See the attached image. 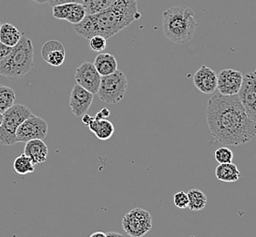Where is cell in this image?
<instances>
[{
  "mask_svg": "<svg viewBox=\"0 0 256 237\" xmlns=\"http://www.w3.org/2000/svg\"><path fill=\"white\" fill-rule=\"evenodd\" d=\"M214 157H216V162L219 164H230L234 160V152H232V150L224 146L216 150Z\"/></svg>",
  "mask_w": 256,
  "mask_h": 237,
  "instance_id": "d4e9b609",
  "label": "cell"
},
{
  "mask_svg": "<svg viewBox=\"0 0 256 237\" xmlns=\"http://www.w3.org/2000/svg\"><path fill=\"white\" fill-rule=\"evenodd\" d=\"M85 0H50L48 4L52 6L63 4H84Z\"/></svg>",
  "mask_w": 256,
  "mask_h": 237,
  "instance_id": "83f0119b",
  "label": "cell"
},
{
  "mask_svg": "<svg viewBox=\"0 0 256 237\" xmlns=\"http://www.w3.org/2000/svg\"></svg>",
  "mask_w": 256,
  "mask_h": 237,
  "instance_id": "74e56055",
  "label": "cell"
},
{
  "mask_svg": "<svg viewBox=\"0 0 256 237\" xmlns=\"http://www.w3.org/2000/svg\"><path fill=\"white\" fill-rule=\"evenodd\" d=\"M107 234V237H124L123 234L118 232H108Z\"/></svg>",
  "mask_w": 256,
  "mask_h": 237,
  "instance_id": "836d02e7",
  "label": "cell"
},
{
  "mask_svg": "<svg viewBox=\"0 0 256 237\" xmlns=\"http://www.w3.org/2000/svg\"><path fill=\"white\" fill-rule=\"evenodd\" d=\"M22 33L14 25L10 23L1 24L0 26V42L6 46H15L20 40Z\"/></svg>",
  "mask_w": 256,
  "mask_h": 237,
  "instance_id": "ffe728a7",
  "label": "cell"
},
{
  "mask_svg": "<svg viewBox=\"0 0 256 237\" xmlns=\"http://www.w3.org/2000/svg\"><path fill=\"white\" fill-rule=\"evenodd\" d=\"M174 202L175 206L180 208V209L188 208L189 199H188L187 194L182 191L178 192L174 196Z\"/></svg>",
  "mask_w": 256,
  "mask_h": 237,
  "instance_id": "4316f807",
  "label": "cell"
},
{
  "mask_svg": "<svg viewBox=\"0 0 256 237\" xmlns=\"http://www.w3.org/2000/svg\"><path fill=\"white\" fill-rule=\"evenodd\" d=\"M90 237H107V234L106 232H102V231H98V232H94L90 236Z\"/></svg>",
  "mask_w": 256,
  "mask_h": 237,
  "instance_id": "d6a6232c",
  "label": "cell"
},
{
  "mask_svg": "<svg viewBox=\"0 0 256 237\" xmlns=\"http://www.w3.org/2000/svg\"><path fill=\"white\" fill-rule=\"evenodd\" d=\"M53 16L56 20H64L77 25L87 16L86 8L82 4H63L52 6Z\"/></svg>",
  "mask_w": 256,
  "mask_h": 237,
  "instance_id": "7c38bea8",
  "label": "cell"
},
{
  "mask_svg": "<svg viewBox=\"0 0 256 237\" xmlns=\"http://www.w3.org/2000/svg\"><path fill=\"white\" fill-rule=\"evenodd\" d=\"M128 84L126 75L120 70L108 76H103L98 90V96L105 104H118L124 98Z\"/></svg>",
  "mask_w": 256,
  "mask_h": 237,
  "instance_id": "8992f818",
  "label": "cell"
},
{
  "mask_svg": "<svg viewBox=\"0 0 256 237\" xmlns=\"http://www.w3.org/2000/svg\"><path fill=\"white\" fill-rule=\"evenodd\" d=\"M194 83L200 92L212 95L217 90V73L210 68L202 65L195 72Z\"/></svg>",
  "mask_w": 256,
  "mask_h": 237,
  "instance_id": "4fadbf2b",
  "label": "cell"
},
{
  "mask_svg": "<svg viewBox=\"0 0 256 237\" xmlns=\"http://www.w3.org/2000/svg\"><path fill=\"white\" fill-rule=\"evenodd\" d=\"M206 118L210 135L224 146L244 144L256 135V124L248 117L238 95L214 93L207 102Z\"/></svg>",
  "mask_w": 256,
  "mask_h": 237,
  "instance_id": "6da1fadb",
  "label": "cell"
},
{
  "mask_svg": "<svg viewBox=\"0 0 256 237\" xmlns=\"http://www.w3.org/2000/svg\"><path fill=\"white\" fill-rule=\"evenodd\" d=\"M244 108L251 106L256 102V74L246 73L244 75L240 92L237 94Z\"/></svg>",
  "mask_w": 256,
  "mask_h": 237,
  "instance_id": "9a60e30c",
  "label": "cell"
},
{
  "mask_svg": "<svg viewBox=\"0 0 256 237\" xmlns=\"http://www.w3.org/2000/svg\"><path fill=\"white\" fill-rule=\"evenodd\" d=\"M140 16L137 0H117L108 8L86 16L80 23L73 25V30L86 40H90L96 35L108 40L140 20Z\"/></svg>",
  "mask_w": 256,
  "mask_h": 237,
  "instance_id": "7a4b0ae2",
  "label": "cell"
},
{
  "mask_svg": "<svg viewBox=\"0 0 256 237\" xmlns=\"http://www.w3.org/2000/svg\"><path fill=\"white\" fill-rule=\"evenodd\" d=\"M33 2H35L36 4H40V5H42V4H46V3H48V1L50 0H32Z\"/></svg>",
  "mask_w": 256,
  "mask_h": 237,
  "instance_id": "e575fe53",
  "label": "cell"
},
{
  "mask_svg": "<svg viewBox=\"0 0 256 237\" xmlns=\"http://www.w3.org/2000/svg\"><path fill=\"white\" fill-rule=\"evenodd\" d=\"M0 26H1V23H0Z\"/></svg>",
  "mask_w": 256,
  "mask_h": 237,
  "instance_id": "8d00e7d4",
  "label": "cell"
},
{
  "mask_svg": "<svg viewBox=\"0 0 256 237\" xmlns=\"http://www.w3.org/2000/svg\"><path fill=\"white\" fill-rule=\"evenodd\" d=\"M93 118H94V117H92V116H90L88 114H84V115L82 116V122L85 124V125H87V126H88V125L90 124V122H92Z\"/></svg>",
  "mask_w": 256,
  "mask_h": 237,
  "instance_id": "1f68e13d",
  "label": "cell"
},
{
  "mask_svg": "<svg viewBox=\"0 0 256 237\" xmlns=\"http://www.w3.org/2000/svg\"><path fill=\"white\" fill-rule=\"evenodd\" d=\"M41 56L48 64L53 67H60L65 62V48L58 40H48L41 48Z\"/></svg>",
  "mask_w": 256,
  "mask_h": 237,
  "instance_id": "5bb4252c",
  "label": "cell"
},
{
  "mask_svg": "<svg viewBox=\"0 0 256 237\" xmlns=\"http://www.w3.org/2000/svg\"><path fill=\"white\" fill-rule=\"evenodd\" d=\"M90 40V48L96 52H103L107 48V40L102 36H93Z\"/></svg>",
  "mask_w": 256,
  "mask_h": 237,
  "instance_id": "484cf974",
  "label": "cell"
},
{
  "mask_svg": "<svg viewBox=\"0 0 256 237\" xmlns=\"http://www.w3.org/2000/svg\"><path fill=\"white\" fill-rule=\"evenodd\" d=\"M34 67V48L28 38L22 34L8 56L0 62V75L12 80L24 77Z\"/></svg>",
  "mask_w": 256,
  "mask_h": 237,
  "instance_id": "277c9868",
  "label": "cell"
},
{
  "mask_svg": "<svg viewBox=\"0 0 256 237\" xmlns=\"http://www.w3.org/2000/svg\"><path fill=\"white\" fill-rule=\"evenodd\" d=\"M100 75L108 76L118 70V62L110 53H100L93 62Z\"/></svg>",
  "mask_w": 256,
  "mask_h": 237,
  "instance_id": "e0dca14e",
  "label": "cell"
},
{
  "mask_svg": "<svg viewBox=\"0 0 256 237\" xmlns=\"http://www.w3.org/2000/svg\"><path fill=\"white\" fill-rule=\"evenodd\" d=\"M48 148L43 140H32L26 142L24 154L28 156L34 164L45 162L48 158Z\"/></svg>",
  "mask_w": 256,
  "mask_h": 237,
  "instance_id": "2e32d148",
  "label": "cell"
},
{
  "mask_svg": "<svg viewBox=\"0 0 256 237\" xmlns=\"http://www.w3.org/2000/svg\"><path fill=\"white\" fill-rule=\"evenodd\" d=\"M246 110L248 117L256 124V102L254 104H252L251 106L246 108Z\"/></svg>",
  "mask_w": 256,
  "mask_h": 237,
  "instance_id": "f546056e",
  "label": "cell"
},
{
  "mask_svg": "<svg viewBox=\"0 0 256 237\" xmlns=\"http://www.w3.org/2000/svg\"><path fill=\"white\" fill-rule=\"evenodd\" d=\"M2 120H3V114H0V125L2 124Z\"/></svg>",
  "mask_w": 256,
  "mask_h": 237,
  "instance_id": "d590c367",
  "label": "cell"
},
{
  "mask_svg": "<svg viewBox=\"0 0 256 237\" xmlns=\"http://www.w3.org/2000/svg\"><path fill=\"white\" fill-rule=\"evenodd\" d=\"M189 204L188 208L190 211H200L204 209L207 204V197L204 192L199 189H192L187 192Z\"/></svg>",
  "mask_w": 256,
  "mask_h": 237,
  "instance_id": "44dd1931",
  "label": "cell"
},
{
  "mask_svg": "<svg viewBox=\"0 0 256 237\" xmlns=\"http://www.w3.org/2000/svg\"><path fill=\"white\" fill-rule=\"evenodd\" d=\"M90 132L95 134L98 139L107 140L113 136L115 128L112 122L108 120H98L93 118L92 122L88 126Z\"/></svg>",
  "mask_w": 256,
  "mask_h": 237,
  "instance_id": "ac0fdd59",
  "label": "cell"
},
{
  "mask_svg": "<svg viewBox=\"0 0 256 237\" xmlns=\"http://www.w3.org/2000/svg\"><path fill=\"white\" fill-rule=\"evenodd\" d=\"M122 228L132 237H142L152 227V217L142 208H134L127 212L122 219Z\"/></svg>",
  "mask_w": 256,
  "mask_h": 237,
  "instance_id": "52a82bcc",
  "label": "cell"
},
{
  "mask_svg": "<svg viewBox=\"0 0 256 237\" xmlns=\"http://www.w3.org/2000/svg\"><path fill=\"white\" fill-rule=\"evenodd\" d=\"M16 102V93L8 86L0 84V114H3L6 110L12 107Z\"/></svg>",
  "mask_w": 256,
  "mask_h": 237,
  "instance_id": "7402d4cb",
  "label": "cell"
},
{
  "mask_svg": "<svg viewBox=\"0 0 256 237\" xmlns=\"http://www.w3.org/2000/svg\"><path fill=\"white\" fill-rule=\"evenodd\" d=\"M75 80L78 85L95 95L100 88L102 76L98 72L93 63L83 62L80 66L76 68Z\"/></svg>",
  "mask_w": 256,
  "mask_h": 237,
  "instance_id": "9c48e42d",
  "label": "cell"
},
{
  "mask_svg": "<svg viewBox=\"0 0 256 237\" xmlns=\"http://www.w3.org/2000/svg\"><path fill=\"white\" fill-rule=\"evenodd\" d=\"M13 168L20 176H26L28 174H32L35 172V164L24 154L16 158Z\"/></svg>",
  "mask_w": 256,
  "mask_h": 237,
  "instance_id": "603a6c76",
  "label": "cell"
},
{
  "mask_svg": "<svg viewBox=\"0 0 256 237\" xmlns=\"http://www.w3.org/2000/svg\"><path fill=\"white\" fill-rule=\"evenodd\" d=\"M94 95L80 85H74L70 96V107L75 117L80 118L88 112L92 104Z\"/></svg>",
  "mask_w": 256,
  "mask_h": 237,
  "instance_id": "8fae6325",
  "label": "cell"
},
{
  "mask_svg": "<svg viewBox=\"0 0 256 237\" xmlns=\"http://www.w3.org/2000/svg\"><path fill=\"white\" fill-rule=\"evenodd\" d=\"M48 124L44 118L32 114L25 120L16 130V138L18 142L26 144L32 140H44L48 135Z\"/></svg>",
  "mask_w": 256,
  "mask_h": 237,
  "instance_id": "ba28073f",
  "label": "cell"
},
{
  "mask_svg": "<svg viewBox=\"0 0 256 237\" xmlns=\"http://www.w3.org/2000/svg\"><path fill=\"white\" fill-rule=\"evenodd\" d=\"M244 74L232 68L222 70L217 74V90L218 92L226 96L237 95L242 83Z\"/></svg>",
  "mask_w": 256,
  "mask_h": 237,
  "instance_id": "30bf717a",
  "label": "cell"
},
{
  "mask_svg": "<svg viewBox=\"0 0 256 237\" xmlns=\"http://www.w3.org/2000/svg\"><path fill=\"white\" fill-rule=\"evenodd\" d=\"M216 178L224 182H234L240 179L241 172L234 164H222L216 169Z\"/></svg>",
  "mask_w": 256,
  "mask_h": 237,
  "instance_id": "d6986e66",
  "label": "cell"
},
{
  "mask_svg": "<svg viewBox=\"0 0 256 237\" xmlns=\"http://www.w3.org/2000/svg\"><path fill=\"white\" fill-rule=\"evenodd\" d=\"M32 114L30 108L24 104H14L6 110L3 114V120L0 125V144L11 146L18 144L16 130Z\"/></svg>",
  "mask_w": 256,
  "mask_h": 237,
  "instance_id": "5b68a950",
  "label": "cell"
},
{
  "mask_svg": "<svg viewBox=\"0 0 256 237\" xmlns=\"http://www.w3.org/2000/svg\"><path fill=\"white\" fill-rule=\"evenodd\" d=\"M165 36L174 44H186L192 40L198 26L194 10L184 5L172 6L162 14Z\"/></svg>",
  "mask_w": 256,
  "mask_h": 237,
  "instance_id": "3957f363",
  "label": "cell"
},
{
  "mask_svg": "<svg viewBox=\"0 0 256 237\" xmlns=\"http://www.w3.org/2000/svg\"><path fill=\"white\" fill-rule=\"evenodd\" d=\"M11 46H6L4 43L0 42V62L3 60L6 56H8V54L12 52Z\"/></svg>",
  "mask_w": 256,
  "mask_h": 237,
  "instance_id": "f1b7e54d",
  "label": "cell"
},
{
  "mask_svg": "<svg viewBox=\"0 0 256 237\" xmlns=\"http://www.w3.org/2000/svg\"><path fill=\"white\" fill-rule=\"evenodd\" d=\"M116 1L117 0H85L83 5L86 8L87 15H92L108 8L115 4Z\"/></svg>",
  "mask_w": 256,
  "mask_h": 237,
  "instance_id": "cb8c5ba5",
  "label": "cell"
},
{
  "mask_svg": "<svg viewBox=\"0 0 256 237\" xmlns=\"http://www.w3.org/2000/svg\"><path fill=\"white\" fill-rule=\"evenodd\" d=\"M110 112L108 110V108H103L96 114V116L94 118H98V120H106L110 117Z\"/></svg>",
  "mask_w": 256,
  "mask_h": 237,
  "instance_id": "4dcf8cb0",
  "label": "cell"
}]
</instances>
